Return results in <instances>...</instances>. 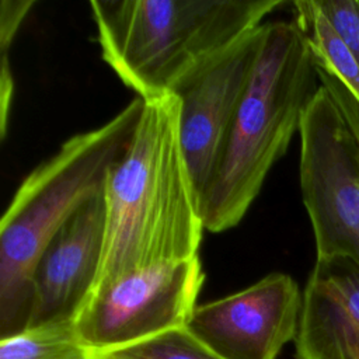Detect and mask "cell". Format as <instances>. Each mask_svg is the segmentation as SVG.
Segmentation results:
<instances>
[{
    "label": "cell",
    "instance_id": "obj_5",
    "mask_svg": "<svg viewBox=\"0 0 359 359\" xmlns=\"http://www.w3.org/2000/svg\"><path fill=\"white\" fill-rule=\"evenodd\" d=\"M300 189L317 259L359 265V133L325 86H318L300 123Z\"/></svg>",
    "mask_w": 359,
    "mask_h": 359
},
{
    "label": "cell",
    "instance_id": "obj_10",
    "mask_svg": "<svg viewBox=\"0 0 359 359\" xmlns=\"http://www.w3.org/2000/svg\"><path fill=\"white\" fill-rule=\"evenodd\" d=\"M296 359H359V265L316 259L303 290Z\"/></svg>",
    "mask_w": 359,
    "mask_h": 359
},
{
    "label": "cell",
    "instance_id": "obj_8",
    "mask_svg": "<svg viewBox=\"0 0 359 359\" xmlns=\"http://www.w3.org/2000/svg\"><path fill=\"white\" fill-rule=\"evenodd\" d=\"M302 302L296 280L275 272L240 292L196 306L187 330L220 359H276L296 338Z\"/></svg>",
    "mask_w": 359,
    "mask_h": 359
},
{
    "label": "cell",
    "instance_id": "obj_15",
    "mask_svg": "<svg viewBox=\"0 0 359 359\" xmlns=\"http://www.w3.org/2000/svg\"><path fill=\"white\" fill-rule=\"evenodd\" d=\"M316 3L359 63V0H316Z\"/></svg>",
    "mask_w": 359,
    "mask_h": 359
},
{
    "label": "cell",
    "instance_id": "obj_7",
    "mask_svg": "<svg viewBox=\"0 0 359 359\" xmlns=\"http://www.w3.org/2000/svg\"><path fill=\"white\" fill-rule=\"evenodd\" d=\"M261 35L262 25L205 60L171 91L178 101L180 137L199 198L216 171Z\"/></svg>",
    "mask_w": 359,
    "mask_h": 359
},
{
    "label": "cell",
    "instance_id": "obj_11",
    "mask_svg": "<svg viewBox=\"0 0 359 359\" xmlns=\"http://www.w3.org/2000/svg\"><path fill=\"white\" fill-rule=\"evenodd\" d=\"M294 22L300 28L316 69L338 83L359 105V63L328 20L316 0L293 1Z\"/></svg>",
    "mask_w": 359,
    "mask_h": 359
},
{
    "label": "cell",
    "instance_id": "obj_3",
    "mask_svg": "<svg viewBox=\"0 0 359 359\" xmlns=\"http://www.w3.org/2000/svg\"><path fill=\"white\" fill-rule=\"evenodd\" d=\"M142 109L143 100L136 97L107 123L74 135L17 188L0 220V338L28 328L41 252L83 203L104 192Z\"/></svg>",
    "mask_w": 359,
    "mask_h": 359
},
{
    "label": "cell",
    "instance_id": "obj_13",
    "mask_svg": "<svg viewBox=\"0 0 359 359\" xmlns=\"http://www.w3.org/2000/svg\"><path fill=\"white\" fill-rule=\"evenodd\" d=\"M90 355L91 359H220L187 327L170 330L123 348Z\"/></svg>",
    "mask_w": 359,
    "mask_h": 359
},
{
    "label": "cell",
    "instance_id": "obj_2",
    "mask_svg": "<svg viewBox=\"0 0 359 359\" xmlns=\"http://www.w3.org/2000/svg\"><path fill=\"white\" fill-rule=\"evenodd\" d=\"M317 69L294 21L262 24L255 63L208 187L201 195L205 230L240 223L273 164L286 153L314 97Z\"/></svg>",
    "mask_w": 359,
    "mask_h": 359
},
{
    "label": "cell",
    "instance_id": "obj_1",
    "mask_svg": "<svg viewBox=\"0 0 359 359\" xmlns=\"http://www.w3.org/2000/svg\"><path fill=\"white\" fill-rule=\"evenodd\" d=\"M102 195L105 234L93 290L135 271L199 257L205 224L174 94L143 100L132 142Z\"/></svg>",
    "mask_w": 359,
    "mask_h": 359
},
{
    "label": "cell",
    "instance_id": "obj_6",
    "mask_svg": "<svg viewBox=\"0 0 359 359\" xmlns=\"http://www.w3.org/2000/svg\"><path fill=\"white\" fill-rule=\"evenodd\" d=\"M205 282L199 257L126 273L91 292L74 320L90 353L187 327Z\"/></svg>",
    "mask_w": 359,
    "mask_h": 359
},
{
    "label": "cell",
    "instance_id": "obj_4",
    "mask_svg": "<svg viewBox=\"0 0 359 359\" xmlns=\"http://www.w3.org/2000/svg\"><path fill=\"white\" fill-rule=\"evenodd\" d=\"M283 0H93L105 63L139 98L171 94L194 69L264 24Z\"/></svg>",
    "mask_w": 359,
    "mask_h": 359
},
{
    "label": "cell",
    "instance_id": "obj_12",
    "mask_svg": "<svg viewBox=\"0 0 359 359\" xmlns=\"http://www.w3.org/2000/svg\"><path fill=\"white\" fill-rule=\"evenodd\" d=\"M0 359H91L74 321L29 327L0 338Z\"/></svg>",
    "mask_w": 359,
    "mask_h": 359
},
{
    "label": "cell",
    "instance_id": "obj_14",
    "mask_svg": "<svg viewBox=\"0 0 359 359\" xmlns=\"http://www.w3.org/2000/svg\"><path fill=\"white\" fill-rule=\"evenodd\" d=\"M32 0H1L0 3V49H1V65H0V135L1 137L7 133L11 100L14 93L13 74L8 65V49L22 25L24 18L34 7Z\"/></svg>",
    "mask_w": 359,
    "mask_h": 359
},
{
    "label": "cell",
    "instance_id": "obj_9",
    "mask_svg": "<svg viewBox=\"0 0 359 359\" xmlns=\"http://www.w3.org/2000/svg\"><path fill=\"white\" fill-rule=\"evenodd\" d=\"M105 234L100 194L83 203L41 252L32 273L29 327L74 321L97 280Z\"/></svg>",
    "mask_w": 359,
    "mask_h": 359
},
{
    "label": "cell",
    "instance_id": "obj_16",
    "mask_svg": "<svg viewBox=\"0 0 359 359\" xmlns=\"http://www.w3.org/2000/svg\"><path fill=\"white\" fill-rule=\"evenodd\" d=\"M331 93L337 98V101L341 104L344 111L348 114V116L351 118L352 123L355 125L359 133V105L342 88H334Z\"/></svg>",
    "mask_w": 359,
    "mask_h": 359
}]
</instances>
